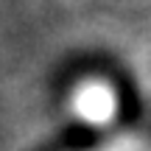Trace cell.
I'll list each match as a JSON object with an SVG mask.
<instances>
[{
    "instance_id": "cell-1",
    "label": "cell",
    "mask_w": 151,
    "mask_h": 151,
    "mask_svg": "<svg viewBox=\"0 0 151 151\" xmlns=\"http://www.w3.org/2000/svg\"><path fill=\"white\" fill-rule=\"evenodd\" d=\"M73 109L81 120L101 126L112 120L115 109H118V98H115V90H109L104 81H87L76 90Z\"/></svg>"
}]
</instances>
